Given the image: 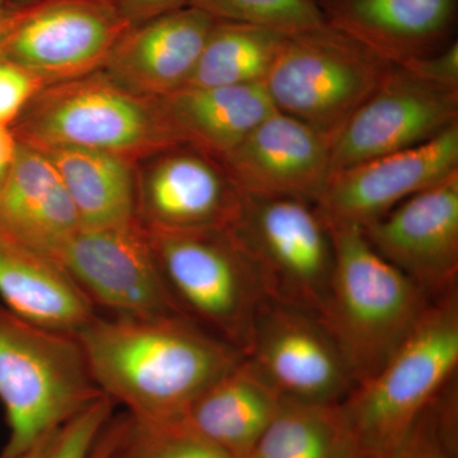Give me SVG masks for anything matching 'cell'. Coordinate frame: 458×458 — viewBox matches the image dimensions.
Masks as SVG:
<instances>
[{"label": "cell", "mask_w": 458, "mask_h": 458, "mask_svg": "<svg viewBox=\"0 0 458 458\" xmlns=\"http://www.w3.org/2000/svg\"><path fill=\"white\" fill-rule=\"evenodd\" d=\"M99 391L135 423L179 427L199 394L245 358L180 315H96L77 334Z\"/></svg>", "instance_id": "1"}, {"label": "cell", "mask_w": 458, "mask_h": 458, "mask_svg": "<svg viewBox=\"0 0 458 458\" xmlns=\"http://www.w3.org/2000/svg\"><path fill=\"white\" fill-rule=\"evenodd\" d=\"M327 223L335 267L318 318L357 385L387 363L432 301L370 246L360 227Z\"/></svg>", "instance_id": "2"}, {"label": "cell", "mask_w": 458, "mask_h": 458, "mask_svg": "<svg viewBox=\"0 0 458 458\" xmlns=\"http://www.w3.org/2000/svg\"><path fill=\"white\" fill-rule=\"evenodd\" d=\"M458 366V293L433 300L378 372L352 387L340 408L355 450L388 458L405 441Z\"/></svg>", "instance_id": "3"}, {"label": "cell", "mask_w": 458, "mask_h": 458, "mask_svg": "<svg viewBox=\"0 0 458 458\" xmlns=\"http://www.w3.org/2000/svg\"><path fill=\"white\" fill-rule=\"evenodd\" d=\"M102 394L74 334L0 302V403L8 426L0 458H22Z\"/></svg>", "instance_id": "4"}, {"label": "cell", "mask_w": 458, "mask_h": 458, "mask_svg": "<svg viewBox=\"0 0 458 458\" xmlns=\"http://www.w3.org/2000/svg\"><path fill=\"white\" fill-rule=\"evenodd\" d=\"M11 129L20 143L36 149L82 148L135 165L165 148L182 146L158 98L128 92L102 71L47 84Z\"/></svg>", "instance_id": "5"}, {"label": "cell", "mask_w": 458, "mask_h": 458, "mask_svg": "<svg viewBox=\"0 0 458 458\" xmlns=\"http://www.w3.org/2000/svg\"><path fill=\"white\" fill-rule=\"evenodd\" d=\"M181 316L246 354L267 295L254 262L228 229H147Z\"/></svg>", "instance_id": "6"}, {"label": "cell", "mask_w": 458, "mask_h": 458, "mask_svg": "<svg viewBox=\"0 0 458 458\" xmlns=\"http://www.w3.org/2000/svg\"><path fill=\"white\" fill-rule=\"evenodd\" d=\"M393 65L324 23L286 38L264 87L276 111L306 123L331 147Z\"/></svg>", "instance_id": "7"}, {"label": "cell", "mask_w": 458, "mask_h": 458, "mask_svg": "<svg viewBox=\"0 0 458 458\" xmlns=\"http://www.w3.org/2000/svg\"><path fill=\"white\" fill-rule=\"evenodd\" d=\"M227 229L254 262L267 298L318 316L333 280L335 247L318 205L243 195Z\"/></svg>", "instance_id": "8"}, {"label": "cell", "mask_w": 458, "mask_h": 458, "mask_svg": "<svg viewBox=\"0 0 458 458\" xmlns=\"http://www.w3.org/2000/svg\"><path fill=\"white\" fill-rule=\"evenodd\" d=\"M129 29L113 0H36L0 17V59L64 82L101 71Z\"/></svg>", "instance_id": "9"}, {"label": "cell", "mask_w": 458, "mask_h": 458, "mask_svg": "<svg viewBox=\"0 0 458 458\" xmlns=\"http://www.w3.org/2000/svg\"><path fill=\"white\" fill-rule=\"evenodd\" d=\"M53 260L98 313L120 318L180 315L137 216L119 225H81Z\"/></svg>", "instance_id": "10"}, {"label": "cell", "mask_w": 458, "mask_h": 458, "mask_svg": "<svg viewBox=\"0 0 458 458\" xmlns=\"http://www.w3.org/2000/svg\"><path fill=\"white\" fill-rule=\"evenodd\" d=\"M245 360L282 399L340 403L355 386L318 316L265 298Z\"/></svg>", "instance_id": "11"}, {"label": "cell", "mask_w": 458, "mask_h": 458, "mask_svg": "<svg viewBox=\"0 0 458 458\" xmlns=\"http://www.w3.org/2000/svg\"><path fill=\"white\" fill-rule=\"evenodd\" d=\"M458 123V89L394 64L330 147L331 174L419 146Z\"/></svg>", "instance_id": "12"}, {"label": "cell", "mask_w": 458, "mask_h": 458, "mask_svg": "<svg viewBox=\"0 0 458 458\" xmlns=\"http://www.w3.org/2000/svg\"><path fill=\"white\" fill-rule=\"evenodd\" d=\"M242 198L222 162L189 146L135 165V216L147 229H227Z\"/></svg>", "instance_id": "13"}, {"label": "cell", "mask_w": 458, "mask_h": 458, "mask_svg": "<svg viewBox=\"0 0 458 458\" xmlns=\"http://www.w3.org/2000/svg\"><path fill=\"white\" fill-rule=\"evenodd\" d=\"M360 228L430 301L457 288L458 171Z\"/></svg>", "instance_id": "14"}, {"label": "cell", "mask_w": 458, "mask_h": 458, "mask_svg": "<svg viewBox=\"0 0 458 458\" xmlns=\"http://www.w3.org/2000/svg\"><path fill=\"white\" fill-rule=\"evenodd\" d=\"M458 171V123L419 146L334 172L318 208L331 222L364 227Z\"/></svg>", "instance_id": "15"}, {"label": "cell", "mask_w": 458, "mask_h": 458, "mask_svg": "<svg viewBox=\"0 0 458 458\" xmlns=\"http://www.w3.org/2000/svg\"><path fill=\"white\" fill-rule=\"evenodd\" d=\"M243 195L318 203L331 174L330 143L309 125L276 111L222 159Z\"/></svg>", "instance_id": "16"}, {"label": "cell", "mask_w": 458, "mask_h": 458, "mask_svg": "<svg viewBox=\"0 0 458 458\" xmlns=\"http://www.w3.org/2000/svg\"><path fill=\"white\" fill-rule=\"evenodd\" d=\"M216 22L200 9L186 5L132 26L101 71L128 92L164 98L189 82Z\"/></svg>", "instance_id": "17"}, {"label": "cell", "mask_w": 458, "mask_h": 458, "mask_svg": "<svg viewBox=\"0 0 458 458\" xmlns=\"http://www.w3.org/2000/svg\"><path fill=\"white\" fill-rule=\"evenodd\" d=\"M335 27L393 64L456 41L458 0H315Z\"/></svg>", "instance_id": "18"}, {"label": "cell", "mask_w": 458, "mask_h": 458, "mask_svg": "<svg viewBox=\"0 0 458 458\" xmlns=\"http://www.w3.org/2000/svg\"><path fill=\"white\" fill-rule=\"evenodd\" d=\"M0 225L51 260L82 225L49 157L20 141L13 170L0 191Z\"/></svg>", "instance_id": "19"}, {"label": "cell", "mask_w": 458, "mask_h": 458, "mask_svg": "<svg viewBox=\"0 0 458 458\" xmlns=\"http://www.w3.org/2000/svg\"><path fill=\"white\" fill-rule=\"evenodd\" d=\"M157 98L180 143L219 162L276 111L264 84L183 87Z\"/></svg>", "instance_id": "20"}, {"label": "cell", "mask_w": 458, "mask_h": 458, "mask_svg": "<svg viewBox=\"0 0 458 458\" xmlns=\"http://www.w3.org/2000/svg\"><path fill=\"white\" fill-rule=\"evenodd\" d=\"M282 400L243 358L199 394L179 427L231 458H247Z\"/></svg>", "instance_id": "21"}, {"label": "cell", "mask_w": 458, "mask_h": 458, "mask_svg": "<svg viewBox=\"0 0 458 458\" xmlns=\"http://www.w3.org/2000/svg\"><path fill=\"white\" fill-rule=\"evenodd\" d=\"M0 302L36 324L74 335L98 315L55 261L2 225Z\"/></svg>", "instance_id": "22"}, {"label": "cell", "mask_w": 458, "mask_h": 458, "mask_svg": "<svg viewBox=\"0 0 458 458\" xmlns=\"http://www.w3.org/2000/svg\"><path fill=\"white\" fill-rule=\"evenodd\" d=\"M49 157L84 227L135 218V164L123 157L82 149L42 150Z\"/></svg>", "instance_id": "23"}, {"label": "cell", "mask_w": 458, "mask_h": 458, "mask_svg": "<svg viewBox=\"0 0 458 458\" xmlns=\"http://www.w3.org/2000/svg\"><path fill=\"white\" fill-rule=\"evenodd\" d=\"M286 38L267 27L216 21L185 87L264 84Z\"/></svg>", "instance_id": "24"}, {"label": "cell", "mask_w": 458, "mask_h": 458, "mask_svg": "<svg viewBox=\"0 0 458 458\" xmlns=\"http://www.w3.org/2000/svg\"><path fill=\"white\" fill-rule=\"evenodd\" d=\"M355 451L340 403L283 399L247 458H348Z\"/></svg>", "instance_id": "25"}, {"label": "cell", "mask_w": 458, "mask_h": 458, "mask_svg": "<svg viewBox=\"0 0 458 458\" xmlns=\"http://www.w3.org/2000/svg\"><path fill=\"white\" fill-rule=\"evenodd\" d=\"M216 21L267 27L284 35L327 23L315 0H188Z\"/></svg>", "instance_id": "26"}, {"label": "cell", "mask_w": 458, "mask_h": 458, "mask_svg": "<svg viewBox=\"0 0 458 458\" xmlns=\"http://www.w3.org/2000/svg\"><path fill=\"white\" fill-rule=\"evenodd\" d=\"M450 382L388 458H457V394Z\"/></svg>", "instance_id": "27"}, {"label": "cell", "mask_w": 458, "mask_h": 458, "mask_svg": "<svg viewBox=\"0 0 458 458\" xmlns=\"http://www.w3.org/2000/svg\"><path fill=\"white\" fill-rule=\"evenodd\" d=\"M111 458H231L181 427L129 424Z\"/></svg>", "instance_id": "28"}, {"label": "cell", "mask_w": 458, "mask_h": 458, "mask_svg": "<svg viewBox=\"0 0 458 458\" xmlns=\"http://www.w3.org/2000/svg\"><path fill=\"white\" fill-rule=\"evenodd\" d=\"M114 403L102 394L72 418L57 434L45 458H89L99 434L114 417Z\"/></svg>", "instance_id": "29"}, {"label": "cell", "mask_w": 458, "mask_h": 458, "mask_svg": "<svg viewBox=\"0 0 458 458\" xmlns=\"http://www.w3.org/2000/svg\"><path fill=\"white\" fill-rule=\"evenodd\" d=\"M45 86L30 72L0 59V125L12 128L36 93Z\"/></svg>", "instance_id": "30"}, {"label": "cell", "mask_w": 458, "mask_h": 458, "mask_svg": "<svg viewBox=\"0 0 458 458\" xmlns=\"http://www.w3.org/2000/svg\"><path fill=\"white\" fill-rule=\"evenodd\" d=\"M400 66L427 82L458 89V41L438 53L410 60Z\"/></svg>", "instance_id": "31"}, {"label": "cell", "mask_w": 458, "mask_h": 458, "mask_svg": "<svg viewBox=\"0 0 458 458\" xmlns=\"http://www.w3.org/2000/svg\"><path fill=\"white\" fill-rule=\"evenodd\" d=\"M129 26H137L157 16L188 5V0H113Z\"/></svg>", "instance_id": "32"}, {"label": "cell", "mask_w": 458, "mask_h": 458, "mask_svg": "<svg viewBox=\"0 0 458 458\" xmlns=\"http://www.w3.org/2000/svg\"><path fill=\"white\" fill-rule=\"evenodd\" d=\"M131 418L129 414L114 415L108 421L107 426L104 428L99 434L95 447L90 452L89 458H111L117 445L122 442L123 434L128 430Z\"/></svg>", "instance_id": "33"}, {"label": "cell", "mask_w": 458, "mask_h": 458, "mask_svg": "<svg viewBox=\"0 0 458 458\" xmlns=\"http://www.w3.org/2000/svg\"><path fill=\"white\" fill-rule=\"evenodd\" d=\"M18 152V140L8 126L0 125V191L9 179Z\"/></svg>", "instance_id": "34"}, {"label": "cell", "mask_w": 458, "mask_h": 458, "mask_svg": "<svg viewBox=\"0 0 458 458\" xmlns=\"http://www.w3.org/2000/svg\"><path fill=\"white\" fill-rule=\"evenodd\" d=\"M60 429L57 432L50 434L47 438L42 439L38 445H36L35 447L32 448L29 454H26L22 458H45L47 454H49L51 447H53L54 442H55L57 434H59Z\"/></svg>", "instance_id": "35"}, {"label": "cell", "mask_w": 458, "mask_h": 458, "mask_svg": "<svg viewBox=\"0 0 458 458\" xmlns=\"http://www.w3.org/2000/svg\"><path fill=\"white\" fill-rule=\"evenodd\" d=\"M33 2H36V0H8V7H23V5L31 4Z\"/></svg>", "instance_id": "36"}, {"label": "cell", "mask_w": 458, "mask_h": 458, "mask_svg": "<svg viewBox=\"0 0 458 458\" xmlns=\"http://www.w3.org/2000/svg\"><path fill=\"white\" fill-rule=\"evenodd\" d=\"M8 8V0H0V17L5 13Z\"/></svg>", "instance_id": "37"}, {"label": "cell", "mask_w": 458, "mask_h": 458, "mask_svg": "<svg viewBox=\"0 0 458 458\" xmlns=\"http://www.w3.org/2000/svg\"><path fill=\"white\" fill-rule=\"evenodd\" d=\"M348 458H373V457L367 456V454H360V452L355 451V452H352L351 456H349Z\"/></svg>", "instance_id": "38"}]
</instances>
